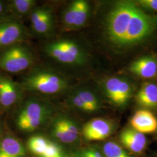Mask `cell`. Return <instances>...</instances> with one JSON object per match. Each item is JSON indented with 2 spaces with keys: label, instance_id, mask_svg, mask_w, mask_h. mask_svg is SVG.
Wrapping results in <instances>:
<instances>
[{
  "label": "cell",
  "instance_id": "6",
  "mask_svg": "<svg viewBox=\"0 0 157 157\" xmlns=\"http://www.w3.org/2000/svg\"><path fill=\"white\" fill-rule=\"evenodd\" d=\"M91 6L86 0L70 2L62 11L61 23L63 30L70 32L82 28L90 17Z\"/></svg>",
  "mask_w": 157,
  "mask_h": 157
},
{
  "label": "cell",
  "instance_id": "14",
  "mask_svg": "<svg viewBox=\"0 0 157 157\" xmlns=\"http://www.w3.org/2000/svg\"><path fill=\"white\" fill-rule=\"evenodd\" d=\"M133 129L143 134L151 133L157 129V120L154 115L147 110H139L130 120Z\"/></svg>",
  "mask_w": 157,
  "mask_h": 157
},
{
  "label": "cell",
  "instance_id": "26",
  "mask_svg": "<svg viewBox=\"0 0 157 157\" xmlns=\"http://www.w3.org/2000/svg\"><path fill=\"white\" fill-rule=\"evenodd\" d=\"M4 4H3L2 2L0 1V15H1V13L4 11Z\"/></svg>",
  "mask_w": 157,
  "mask_h": 157
},
{
  "label": "cell",
  "instance_id": "15",
  "mask_svg": "<svg viewBox=\"0 0 157 157\" xmlns=\"http://www.w3.org/2000/svg\"><path fill=\"white\" fill-rule=\"evenodd\" d=\"M129 70L141 78H153L157 75V61L152 57L144 56L133 62Z\"/></svg>",
  "mask_w": 157,
  "mask_h": 157
},
{
  "label": "cell",
  "instance_id": "1",
  "mask_svg": "<svg viewBox=\"0 0 157 157\" xmlns=\"http://www.w3.org/2000/svg\"><path fill=\"white\" fill-rule=\"evenodd\" d=\"M157 28V17L147 15L132 1L113 3L102 22L105 40L116 48H129L143 43Z\"/></svg>",
  "mask_w": 157,
  "mask_h": 157
},
{
  "label": "cell",
  "instance_id": "11",
  "mask_svg": "<svg viewBox=\"0 0 157 157\" xmlns=\"http://www.w3.org/2000/svg\"><path fill=\"white\" fill-rule=\"evenodd\" d=\"M25 91L20 83L0 75V105L10 108L22 99Z\"/></svg>",
  "mask_w": 157,
  "mask_h": 157
},
{
  "label": "cell",
  "instance_id": "5",
  "mask_svg": "<svg viewBox=\"0 0 157 157\" xmlns=\"http://www.w3.org/2000/svg\"><path fill=\"white\" fill-rule=\"evenodd\" d=\"M36 57L26 42L8 47L0 52V69L11 73L29 71L34 67Z\"/></svg>",
  "mask_w": 157,
  "mask_h": 157
},
{
  "label": "cell",
  "instance_id": "8",
  "mask_svg": "<svg viewBox=\"0 0 157 157\" xmlns=\"http://www.w3.org/2000/svg\"><path fill=\"white\" fill-rule=\"evenodd\" d=\"M101 87L108 100L118 107L126 105L132 93V87L129 82L118 77L104 79L101 82Z\"/></svg>",
  "mask_w": 157,
  "mask_h": 157
},
{
  "label": "cell",
  "instance_id": "16",
  "mask_svg": "<svg viewBox=\"0 0 157 157\" xmlns=\"http://www.w3.org/2000/svg\"><path fill=\"white\" fill-rule=\"evenodd\" d=\"M136 100L142 107L148 108H157V84L153 83L144 84L136 95Z\"/></svg>",
  "mask_w": 157,
  "mask_h": 157
},
{
  "label": "cell",
  "instance_id": "10",
  "mask_svg": "<svg viewBox=\"0 0 157 157\" xmlns=\"http://www.w3.org/2000/svg\"><path fill=\"white\" fill-rule=\"evenodd\" d=\"M51 130L53 135L65 143L76 140L78 137V123L67 114H59L51 122Z\"/></svg>",
  "mask_w": 157,
  "mask_h": 157
},
{
  "label": "cell",
  "instance_id": "2",
  "mask_svg": "<svg viewBox=\"0 0 157 157\" xmlns=\"http://www.w3.org/2000/svg\"><path fill=\"white\" fill-rule=\"evenodd\" d=\"M20 83L25 91L37 95L52 96L66 94L72 86L65 74L54 69L34 67Z\"/></svg>",
  "mask_w": 157,
  "mask_h": 157
},
{
  "label": "cell",
  "instance_id": "4",
  "mask_svg": "<svg viewBox=\"0 0 157 157\" xmlns=\"http://www.w3.org/2000/svg\"><path fill=\"white\" fill-rule=\"evenodd\" d=\"M52 112L53 108L48 101L37 97L29 98L17 114V127L23 132L34 131L47 122Z\"/></svg>",
  "mask_w": 157,
  "mask_h": 157
},
{
  "label": "cell",
  "instance_id": "27",
  "mask_svg": "<svg viewBox=\"0 0 157 157\" xmlns=\"http://www.w3.org/2000/svg\"><path fill=\"white\" fill-rule=\"evenodd\" d=\"M55 157H63V156L62 155V154H61V152H59L57 155H56V156Z\"/></svg>",
  "mask_w": 157,
  "mask_h": 157
},
{
  "label": "cell",
  "instance_id": "28",
  "mask_svg": "<svg viewBox=\"0 0 157 157\" xmlns=\"http://www.w3.org/2000/svg\"><path fill=\"white\" fill-rule=\"evenodd\" d=\"M0 132H1V123H0Z\"/></svg>",
  "mask_w": 157,
  "mask_h": 157
},
{
  "label": "cell",
  "instance_id": "12",
  "mask_svg": "<svg viewBox=\"0 0 157 157\" xmlns=\"http://www.w3.org/2000/svg\"><path fill=\"white\" fill-rule=\"evenodd\" d=\"M113 130V124L110 121L95 118L84 124L82 133L87 140H103L111 135Z\"/></svg>",
  "mask_w": 157,
  "mask_h": 157
},
{
  "label": "cell",
  "instance_id": "17",
  "mask_svg": "<svg viewBox=\"0 0 157 157\" xmlns=\"http://www.w3.org/2000/svg\"><path fill=\"white\" fill-rule=\"evenodd\" d=\"M22 144L13 137H6L0 141V157H25Z\"/></svg>",
  "mask_w": 157,
  "mask_h": 157
},
{
  "label": "cell",
  "instance_id": "9",
  "mask_svg": "<svg viewBox=\"0 0 157 157\" xmlns=\"http://www.w3.org/2000/svg\"><path fill=\"white\" fill-rule=\"evenodd\" d=\"M29 31L26 26L17 20H6L0 23V50L26 42Z\"/></svg>",
  "mask_w": 157,
  "mask_h": 157
},
{
  "label": "cell",
  "instance_id": "20",
  "mask_svg": "<svg viewBox=\"0 0 157 157\" xmlns=\"http://www.w3.org/2000/svg\"><path fill=\"white\" fill-rule=\"evenodd\" d=\"M50 141L45 137L41 136H34L29 139L28 145L31 151L41 156L45 151Z\"/></svg>",
  "mask_w": 157,
  "mask_h": 157
},
{
  "label": "cell",
  "instance_id": "25",
  "mask_svg": "<svg viewBox=\"0 0 157 157\" xmlns=\"http://www.w3.org/2000/svg\"><path fill=\"white\" fill-rule=\"evenodd\" d=\"M80 157H93L89 154H88L87 152L84 150V151L82 152V154Z\"/></svg>",
  "mask_w": 157,
  "mask_h": 157
},
{
  "label": "cell",
  "instance_id": "22",
  "mask_svg": "<svg viewBox=\"0 0 157 157\" xmlns=\"http://www.w3.org/2000/svg\"><path fill=\"white\" fill-rule=\"evenodd\" d=\"M60 152L59 148L54 144L50 142L45 151L41 157H55Z\"/></svg>",
  "mask_w": 157,
  "mask_h": 157
},
{
  "label": "cell",
  "instance_id": "24",
  "mask_svg": "<svg viewBox=\"0 0 157 157\" xmlns=\"http://www.w3.org/2000/svg\"><path fill=\"white\" fill-rule=\"evenodd\" d=\"M88 154H89L93 157H103L101 154L94 149H89L85 150Z\"/></svg>",
  "mask_w": 157,
  "mask_h": 157
},
{
  "label": "cell",
  "instance_id": "29",
  "mask_svg": "<svg viewBox=\"0 0 157 157\" xmlns=\"http://www.w3.org/2000/svg\"></svg>",
  "mask_w": 157,
  "mask_h": 157
},
{
  "label": "cell",
  "instance_id": "13",
  "mask_svg": "<svg viewBox=\"0 0 157 157\" xmlns=\"http://www.w3.org/2000/svg\"><path fill=\"white\" fill-rule=\"evenodd\" d=\"M119 139L124 147L136 154L143 151L147 144L144 135L133 128L124 129L120 135Z\"/></svg>",
  "mask_w": 157,
  "mask_h": 157
},
{
  "label": "cell",
  "instance_id": "7",
  "mask_svg": "<svg viewBox=\"0 0 157 157\" xmlns=\"http://www.w3.org/2000/svg\"><path fill=\"white\" fill-rule=\"evenodd\" d=\"M29 17L32 30L36 36L50 38L54 35L56 27V16L50 6H36Z\"/></svg>",
  "mask_w": 157,
  "mask_h": 157
},
{
  "label": "cell",
  "instance_id": "3",
  "mask_svg": "<svg viewBox=\"0 0 157 157\" xmlns=\"http://www.w3.org/2000/svg\"><path fill=\"white\" fill-rule=\"evenodd\" d=\"M41 51L50 61L69 70L84 67L89 59L84 46L72 38L50 40L43 45Z\"/></svg>",
  "mask_w": 157,
  "mask_h": 157
},
{
  "label": "cell",
  "instance_id": "23",
  "mask_svg": "<svg viewBox=\"0 0 157 157\" xmlns=\"http://www.w3.org/2000/svg\"><path fill=\"white\" fill-rule=\"evenodd\" d=\"M139 4L143 8L157 11V0H141Z\"/></svg>",
  "mask_w": 157,
  "mask_h": 157
},
{
  "label": "cell",
  "instance_id": "18",
  "mask_svg": "<svg viewBox=\"0 0 157 157\" xmlns=\"http://www.w3.org/2000/svg\"><path fill=\"white\" fill-rule=\"evenodd\" d=\"M71 89L86 104L90 113L97 112L100 109L101 101L93 90L82 86H72Z\"/></svg>",
  "mask_w": 157,
  "mask_h": 157
},
{
  "label": "cell",
  "instance_id": "21",
  "mask_svg": "<svg viewBox=\"0 0 157 157\" xmlns=\"http://www.w3.org/2000/svg\"><path fill=\"white\" fill-rule=\"evenodd\" d=\"M106 157H131L124 148L113 141H108L103 147Z\"/></svg>",
  "mask_w": 157,
  "mask_h": 157
},
{
  "label": "cell",
  "instance_id": "19",
  "mask_svg": "<svg viewBox=\"0 0 157 157\" xmlns=\"http://www.w3.org/2000/svg\"><path fill=\"white\" fill-rule=\"evenodd\" d=\"M37 6V1L34 0H13L8 8L14 15L22 18L29 17Z\"/></svg>",
  "mask_w": 157,
  "mask_h": 157
}]
</instances>
